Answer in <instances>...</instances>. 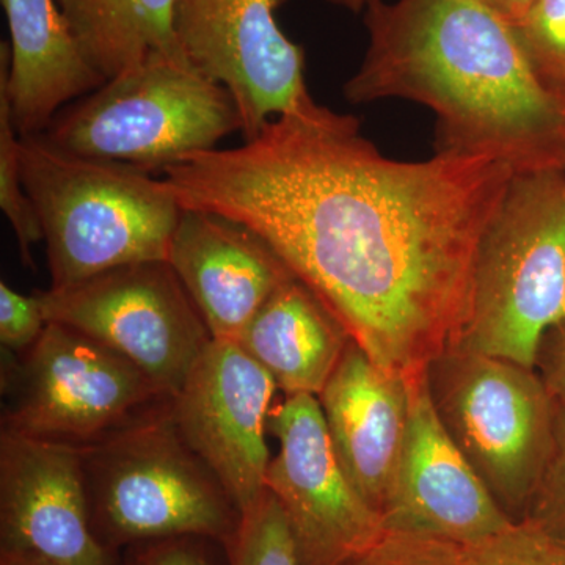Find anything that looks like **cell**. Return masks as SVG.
Listing matches in <instances>:
<instances>
[{
    "mask_svg": "<svg viewBox=\"0 0 565 565\" xmlns=\"http://www.w3.org/2000/svg\"><path fill=\"white\" fill-rule=\"evenodd\" d=\"M184 210L262 236L379 366L412 381L462 333L476 250L514 170L486 156L386 158L322 107L163 170Z\"/></svg>",
    "mask_w": 565,
    "mask_h": 565,
    "instance_id": "1",
    "label": "cell"
},
{
    "mask_svg": "<svg viewBox=\"0 0 565 565\" xmlns=\"http://www.w3.org/2000/svg\"><path fill=\"white\" fill-rule=\"evenodd\" d=\"M364 25L349 103H418L437 117V151L486 156L515 174L565 170V102L482 0H373Z\"/></svg>",
    "mask_w": 565,
    "mask_h": 565,
    "instance_id": "2",
    "label": "cell"
},
{
    "mask_svg": "<svg viewBox=\"0 0 565 565\" xmlns=\"http://www.w3.org/2000/svg\"><path fill=\"white\" fill-rule=\"evenodd\" d=\"M22 181L46 243L51 289L143 262H167L182 207L166 180L128 163L21 136Z\"/></svg>",
    "mask_w": 565,
    "mask_h": 565,
    "instance_id": "3",
    "label": "cell"
},
{
    "mask_svg": "<svg viewBox=\"0 0 565 565\" xmlns=\"http://www.w3.org/2000/svg\"><path fill=\"white\" fill-rule=\"evenodd\" d=\"M93 530L107 548L173 537L230 544L239 511L210 467L182 440L170 399L81 448Z\"/></svg>",
    "mask_w": 565,
    "mask_h": 565,
    "instance_id": "4",
    "label": "cell"
},
{
    "mask_svg": "<svg viewBox=\"0 0 565 565\" xmlns=\"http://www.w3.org/2000/svg\"><path fill=\"white\" fill-rule=\"evenodd\" d=\"M565 322V170L516 173L476 250L470 305L455 345L535 370Z\"/></svg>",
    "mask_w": 565,
    "mask_h": 565,
    "instance_id": "5",
    "label": "cell"
},
{
    "mask_svg": "<svg viewBox=\"0 0 565 565\" xmlns=\"http://www.w3.org/2000/svg\"><path fill=\"white\" fill-rule=\"evenodd\" d=\"M243 131L232 95L188 55L154 54L66 106L41 132L61 150L154 173Z\"/></svg>",
    "mask_w": 565,
    "mask_h": 565,
    "instance_id": "6",
    "label": "cell"
},
{
    "mask_svg": "<svg viewBox=\"0 0 565 565\" xmlns=\"http://www.w3.org/2000/svg\"><path fill=\"white\" fill-rule=\"evenodd\" d=\"M446 433L512 522L527 504L553 441L556 397L533 367L451 345L426 370Z\"/></svg>",
    "mask_w": 565,
    "mask_h": 565,
    "instance_id": "7",
    "label": "cell"
},
{
    "mask_svg": "<svg viewBox=\"0 0 565 565\" xmlns=\"http://www.w3.org/2000/svg\"><path fill=\"white\" fill-rule=\"evenodd\" d=\"M3 430L76 448L170 399L120 353L55 322L3 373Z\"/></svg>",
    "mask_w": 565,
    "mask_h": 565,
    "instance_id": "8",
    "label": "cell"
},
{
    "mask_svg": "<svg viewBox=\"0 0 565 565\" xmlns=\"http://www.w3.org/2000/svg\"><path fill=\"white\" fill-rule=\"evenodd\" d=\"M39 297L47 322L120 353L170 399L212 340L169 262L128 264Z\"/></svg>",
    "mask_w": 565,
    "mask_h": 565,
    "instance_id": "9",
    "label": "cell"
},
{
    "mask_svg": "<svg viewBox=\"0 0 565 565\" xmlns=\"http://www.w3.org/2000/svg\"><path fill=\"white\" fill-rule=\"evenodd\" d=\"M184 54L232 95L245 140L286 115L322 109L305 82V55L275 20L274 0H180Z\"/></svg>",
    "mask_w": 565,
    "mask_h": 565,
    "instance_id": "10",
    "label": "cell"
},
{
    "mask_svg": "<svg viewBox=\"0 0 565 565\" xmlns=\"http://www.w3.org/2000/svg\"><path fill=\"white\" fill-rule=\"evenodd\" d=\"M278 451L266 489L291 526L302 565H334L373 545L384 522L349 481L334 452L318 397L286 396L273 408Z\"/></svg>",
    "mask_w": 565,
    "mask_h": 565,
    "instance_id": "11",
    "label": "cell"
},
{
    "mask_svg": "<svg viewBox=\"0 0 565 565\" xmlns=\"http://www.w3.org/2000/svg\"><path fill=\"white\" fill-rule=\"evenodd\" d=\"M278 386L232 340H214L170 399L182 440L210 467L244 512L266 490V433Z\"/></svg>",
    "mask_w": 565,
    "mask_h": 565,
    "instance_id": "12",
    "label": "cell"
},
{
    "mask_svg": "<svg viewBox=\"0 0 565 565\" xmlns=\"http://www.w3.org/2000/svg\"><path fill=\"white\" fill-rule=\"evenodd\" d=\"M92 525L81 448L0 434V557L25 565H118Z\"/></svg>",
    "mask_w": 565,
    "mask_h": 565,
    "instance_id": "13",
    "label": "cell"
},
{
    "mask_svg": "<svg viewBox=\"0 0 565 565\" xmlns=\"http://www.w3.org/2000/svg\"><path fill=\"white\" fill-rule=\"evenodd\" d=\"M386 531L470 542L512 525L435 412L426 373L411 381L407 434L382 509Z\"/></svg>",
    "mask_w": 565,
    "mask_h": 565,
    "instance_id": "14",
    "label": "cell"
},
{
    "mask_svg": "<svg viewBox=\"0 0 565 565\" xmlns=\"http://www.w3.org/2000/svg\"><path fill=\"white\" fill-rule=\"evenodd\" d=\"M167 262L214 340L237 341L266 300L296 277L278 253L247 226L184 207Z\"/></svg>",
    "mask_w": 565,
    "mask_h": 565,
    "instance_id": "15",
    "label": "cell"
},
{
    "mask_svg": "<svg viewBox=\"0 0 565 565\" xmlns=\"http://www.w3.org/2000/svg\"><path fill=\"white\" fill-rule=\"evenodd\" d=\"M318 401L349 481L382 516L407 434L411 381L352 340Z\"/></svg>",
    "mask_w": 565,
    "mask_h": 565,
    "instance_id": "16",
    "label": "cell"
},
{
    "mask_svg": "<svg viewBox=\"0 0 565 565\" xmlns=\"http://www.w3.org/2000/svg\"><path fill=\"white\" fill-rule=\"evenodd\" d=\"M0 2L10 33V43L0 50V84L18 132L33 136L106 79L82 54L57 0Z\"/></svg>",
    "mask_w": 565,
    "mask_h": 565,
    "instance_id": "17",
    "label": "cell"
},
{
    "mask_svg": "<svg viewBox=\"0 0 565 565\" xmlns=\"http://www.w3.org/2000/svg\"><path fill=\"white\" fill-rule=\"evenodd\" d=\"M351 334L300 278L282 282L237 338L285 396L318 397Z\"/></svg>",
    "mask_w": 565,
    "mask_h": 565,
    "instance_id": "18",
    "label": "cell"
},
{
    "mask_svg": "<svg viewBox=\"0 0 565 565\" xmlns=\"http://www.w3.org/2000/svg\"><path fill=\"white\" fill-rule=\"evenodd\" d=\"M57 2L82 54L106 81L151 55L184 54L174 25L180 0Z\"/></svg>",
    "mask_w": 565,
    "mask_h": 565,
    "instance_id": "19",
    "label": "cell"
},
{
    "mask_svg": "<svg viewBox=\"0 0 565 565\" xmlns=\"http://www.w3.org/2000/svg\"><path fill=\"white\" fill-rule=\"evenodd\" d=\"M386 533L415 565H565L564 542L526 522L470 542Z\"/></svg>",
    "mask_w": 565,
    "mask_h": 565,
    "instance_id": "20",
    "label": "cell"
},
{
    "mask_svg": "<svg viewBox=\"0 0 565 565\" xmlns=\"http://www.w3.org/2000/svg\"><path fill=\"white\" fill-rule=\"evenodd\" d=\"M223 552L228 565H302L288 519L267 489L245 509Z\"/></svg>",
    "mask_w": 565,
    "mask_h": 565,
    "instance_id": "21",
    "label": "cell"
},
{
    "mask_svg": "<svg viewBox=\"0 0 565 565\" xmlns=\"http://www.w3.org/2000/svg\"><path fill=\"white\" fill-rule=\"evenodd\" d=\"M21 134L14 125L9 95L0 84V207L9 218L22 263L33 266L32 247L43 241L39 215L22 181Z\"/></svg>",
    "mask_w": 565,
    "mask_h": 565,
    "instance_id": "22",
    "label": "cell"
},
{
    "mask_svg": "<svg viewBox=\"0 0 565 565\" xmlns=\"http://www.w3.org/2000/svg\"><path fill=\"white\" fill-rule=\"evenodd\" d=\"M514 31L537 76L565 102V0H535Z\"/></svg>",
    "mask_w": 565,
    "mask_h": 565,
    "instance_id": "23",
    "label": "cell"
},
{
    "mask_svg": "<svg viewBox=\"0 0 565 565\" xmlns=\"http://www.w3.org/2000/svg\"><path fill=\"white\" fill-rule=\"evenodd\" d=\"M565 544V403L556 399L555 426L544 470L527 504L525 519Z\"/></svg>",
    "mask_w": 565,
    "mask_h": 565,
    "instance_id": "24",
    "label": "cell"
},
{
    "mask_svg": "<svg viewBox=\"0 0 565 565\" xmlns=\"http://www.w3.org/2000/svg\"><path fill=\"white\" fill-rule=\"evenodd\" d=\"M47 321L39 296H24L0 282V341L14 352H28L40 340Z\"/></svg>",
    "mask_w": 565,
    "mask_h": 565,
    "instance_id": "25",
    "label": "cell"
},
{
    "mask_svg": "<svg viewBox=\"0 0 565 565\" xmlns=\"http://www.w3.org/2000/svg\"><path fill=\"white\" fill-rule=\"evenodd\" d=\"M211 544L202 537H173L129 546L122 565H217ZM218 545V544H217Z\"/></svg>",
    "mask_w": 565,
    "mask_h": 565,
    "instance_id": "26",
    "label": "cell"
},
{
    "mask_svg": "<svg viewBox=\"0 0 565 565\" xmlns=\"http://www.w3.org/2000/svg\"><path fill=\"white\" fill-rule=\"evenodd\" d=\"M535 370L550 393L565 403V322L546 333L539 349Z\"/></svg>",
    "mask_w": 565,
    "mask_h": 565,
    "instance_id": "27",
    "label": "cell"
},
{
    "mask_svg": "<svg viewBox=\"0 0 565 565\" xmlns=\"http://www.w3.org/2000/svg\"><path fill=\"white\" fill-rule=\"evenodd\" d=\"M334 565H415L384 530L373 545Z\"/></svg>",
    "mask_w": 565,
    "mask_h": 565,
    "instance_id": "28",
    "label": "cell"
},
{
    "mask_svg": "<svg viewBox=\"0 0 565 565\" xmlns=\"http://www.w3.org/2000/svg\"><path fill=\"white\" fill-rule=\"evenodd\" d=\"M482 2L501 20L516 28L534 6L535 0H482Z\"/></svg>",
    "mask_w": 565,
    "mask_h": 565,
    "instance_id": "29",
    "label": "cell"
},
{
    "mask_svg": "<svg viewBox=\"0 0 565 565\" xmlns=\"http://www.w3.org/2000/svg\"><path fill=\"white\" fill-rule=\"evenodd\" d=\"M326 2L352 11V13H360V11L366 10L373 0H326Z\"/></svg>",
    "mask_w": 565,
    "mask_h": 565,
    "instance_id": "30",
    "label": "cell"
},
{
    "mask_svg": "<svg viewBox=\"0 0 565 565\" xmlns=\"http://www.w3.org/2000/svg\"><path fill=\"white\" fill-rule=\"evenodd\" d=\"M0 565H25L18 561L9 559V557H0Z\"/></svg>",
    "mask_w": 565,
    "mask_h": 565,
    "instance_id": "31",
    "label": "cell"
}]
</instances>
